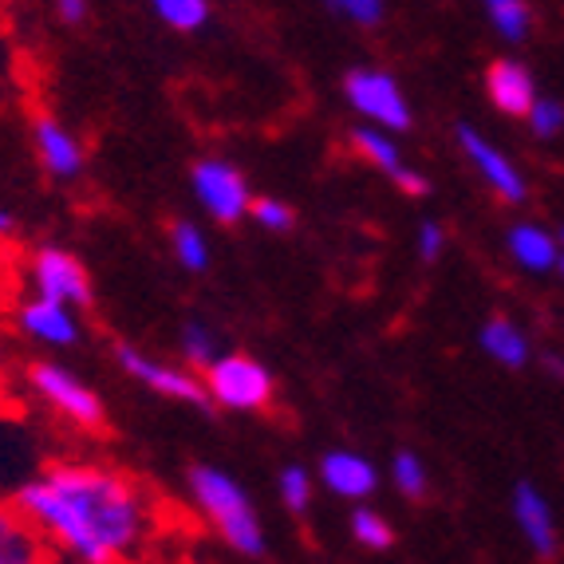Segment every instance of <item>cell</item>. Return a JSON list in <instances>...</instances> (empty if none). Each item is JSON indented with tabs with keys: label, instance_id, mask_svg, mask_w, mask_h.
<instances>
[{
	"label": "cell",
	"instance_id": "6da1fadb",
	"mask_svg": "<svg viewBox=\"0 0 564 564\" xmlns=\"http://www.w3.org/2000/svg\"><path fill=\"white\" fill-rule=\"evenodd\" d=\"M20 513L64 553L107 564L151 536V506L131 478L99 466H52L17 494Z\"/></svg>",
	"mask_w": 564,
	"mask_h": 564
},
{
	"label": "cell",
	"instance_id": "7a4b0ae2",
	"mask_svg": "<svg viewBox=\"0 0 564 564\" xmlns=\"http://www.w3.org/2000/svg\"><path fill=\"white\" fill-rule=\"evenodd\" d=\"M189 494L198 501V509L206 513V521L217 529V536L229 549L245 556L264 553V529L257 521L253 506L245 498V489L237 486L229 474L214 470V466H194L189 470Z\"/></svg>",
	"mask_w": 564,
	"mask_h": 564
},
{
	"label": "cell",
	"instance_id": "3957f363",
	"mask_svg": "<svg viewBox=\"0 0 564 564\" xmlns=\"http://www.w3.org/2000/svg\"><path fill=\"white\" fill-rule=\"evenodd\" d=\"M206 391L209 403L226 411H264L273 403L276 383L269 367L257 364L253 356H217L206 367Z\"/></svg>",
	"mask_w": 564,
	"mask_h": 564
},
{
	"label": "cell",
	"instance_id": "277c9868",
	"mask_svg": "<svg viewBox=\"0 0 564 564\" xmlns=\"http://www.w3.org/2000/svg\"><path fill=\"white\" fill-rule=\"evenodd\" d=\"M344 95L348 104L364 115L371 127H383V131H406L411 127V104H406L403 87L395 84V76L376 72V67H356L344 79Z\"/></svg>",
	"mask_w": 564,
	"mask_h": 564
},
{
	"label": "cell",
	"instance_id": "5b68a950",
	"mask_svg": "<svg viewBox=\"0 0 564 564\" xmlns=\"http://www.w3.org/2000/svg\"><path fill=\"white\" fill-rule=\"evenodd\" d=\"M29 379H32V387H36V395L56 406L67 423L84 426V431H99V426H104V399L95 395L79 376H72L67 367L36 364L29 371Z\"/></svg>",
	"mask_w": 564,
	"mask_h": 564
},
{
	"label": "cell",
	"instance_id": "8992f818",
	"mask_svg": "<svg viewBox=\"0 0 564 564\" xmlns=\"http://www.w3.org/2000/svg\"><path fill=\"white\" fill-rule=\"evenodd\" d=\"M189 186L198 194L202 209H206L214 221H221V226H237V221L249 214V206H253L249 182H245L241 170L229 166V162H217V159L198 162L194 174H189Z\"/></svg>",
	"mask_w": 564,
	"mask_h": 564
},
{
	"label": "cell",
	"instance_id": "52a82bcc",
	"mask_svg": "<svg viewBox=\"0 0 564 564\" xmlns=\"http://www.w3.org/2000/svg\"><path fill=\"white\" fill-rule=\"evenodd\" d=\"M115 359H119V367L127 371V376L139 379L142 387H151L154 395L178 399V403H194V406H206L209 403L206 383H198V379L186 376V371H178V367L159 364V359L142 356V351L131 348V344H119V348H115Z\"/></svg>",
	"mask_w": 564,
	"mask_h": 564
},
{
	"label": "cell",
	"instance_id": "ba28073f",
	"mask_svg": "<svg viewBox=\"0 0 564 564\" xmlns=\"http://www.w3.org/2000/svg\"><path fill=\"white\" fill-rule=\"evenodd\" d=\"M32 281H36V292L47 301L72 304V308L91 304V276L79 264V257H72L67 249H40L36 264H32Z\"/></svg>",
	"mask_w": 564,
	"mask_h": 564
},
{
	"label": "cell",
	"instance_id": "9c48e42d",
	"mask_svg": "<svg viewBox=\"0 0 564 564\" xmlns=\"http://www.w3.org/2000/svg\"><path fill=\"white\" fill-rule=\"evenodd\" d=\"M458 147H462V154L470 159V166L481 174V182H486V186L494 189L501 202H509V206L525 202L529 186H525V178H521V170L513 166V162H509L506 154L494 147V142L481 139L470 122H462V127H458Z\"/></svg>",
	"mask_w": 564,
	"mask_h": 564
},
{
	"label": "cell",
	"instance_id": "30bf717a",
	"mask_svg": "<svg viewBox=\"0 0 564 564\" xmlns=\"http://www.w3.org/2000/svg\"><path fill=\"white\" fill-rule=\"evenodd\" d=\"M351 147H356L376 170H383L387 178L395 182L403 194H411V198H426V194H431V182H426L419 170L406 166L395 139H391L383 127H356V131H351Z\"/></svg>",
	"mask_w": 564,
	"mask_h": 564
},
{
	"label": "cell",
	"instance_id": "8fae6325",
	"mask_svg": "<svg viewBox=\"0 0 564 564\" xmlns=\"http://www.w3.org/2000/svg\"><path fill=\"white\" fill-rule=\"evenodd\" d=\"M486 95L501 115L525 119L529 107L536 104V84L529 76V67L518 64V59H494L486 72Z\"/></svg>",
	"mask_w": 564,
	"mask_h": 564
},
{
	"label": "cell",
	"instance_id": "7c38bea8",
	"mask_svg": "<svg viewBox=\"0 0 564 564\" xmlns=\"http://www.w3.org/2000/svg\"><path fill=\"white\" fill-rule=\"evenodd\" d=\"M509 506H513V521H518V529L525 533L529 549H533L536 556H553L556 553V521H553V509H549L545 494H541L533 481H518Z\"/></svg>",
	"mask_w": 564,
	"mask_h": 564
},
{
	"label": "cell",
	"instance_id": "4fadbf2b",
	"mask_svg": "<svg viewBox=\"0 0 564 564\" xmlns=\"http://www.w3.org/2000/svg\"><path fill=\"white\" fill-rule=\"evenodd\" d=\"M32 139H36V154L47 166V174L56 178H76L84 170V147L76 142V134L67 131L64 122H56L52 115H40L32 122Z\"/></svg>",
	"mask_w": 564,
	"mask_h": 564
},
{
	"label": "cell",
	"instance_id": "5bb4252c",
	"mask_svg": "<svg viewBox=\"0 0 564 564\" xmlns=\"http://www.w3.org/2000/svg\"><path fill=\"white\" fill-rule=\"evenodd\" d=\"M321 481L332 494H339V498L359 501L376 489L379 478H376V466H371L364 454L332 451V454H324V462H321Z\"/></svg>",
	"mask_w": 564,
	"mask_h": 564
},
{
	"label": "cell",
	"instance_id": "9a60e30c",
	"mask_svg": "<svg viewBox=\"0 0 564 564\" xmlns=\"http://www.w3.org/2000/svg\"><path fill=\"white\" fill-rule=\"evenodd\" d=\"M20 324H24L29 336L44 339L52 348H67V344L79 339V324H76V316H72V304L47 301V296H36L32 304H24Z\"/></svg>",
	"mask_w": 564,
	"mask_h": 564
},
{
	"label": "cell",
	"instance_id": "2e32d148",
	"mask_svg": "<svg viewBox=\"0 0 564 564\" xmlns=\"http://www.w3.org/2000/svg\"><path fill=\"white\" fill-rule=\"evenodd\" d=\"M44 556V533L20 513V506H0V564H36Z\"/></svg>",
	"mask_w": 564,
	"mask_h": 564
},
{
	"label": "cell",
	"instance_id": "e0dca14e",
	"mask_svg": "<svg viewBox=\"0 0 564 564\" xmlns=\"http://www.w3.org/2000/svg\"><path fill=\"white\" fill-rule=\"evenodd\" d=\"M481 351H486L494 364H501V367H525L529 359H533V348H529V339H525V332L518 328L513 321H506V316H494V321L481 328Z\"/></svg>",
	"mask_w": 564,
	"mask_h": 564
},
{
	"label": "cell",
	"instance_id": "ac0fdd59",
	"mask_svg": "<svg viewBox=\"0 0 564 564\" xmlns=\"http://www.w3.org/2000/svg\"><path fill=\"white\" fill-rule=\"evenodd\" d=\"M506 245H509V253H513V261H518L521 269H529V273H549L556 264V257H561L556 237L545 234L541 226H513Z\"/></svg>",
	"mask_w": 564,
	"mask_h": 564
},
{
	"label": "cell",
	"instance_id": "d6986e66",
	"mask_svg": "<svg viewBox=\"0 0 564 564\" xmlns=\"http://www.w3.org/2000/svg\"><path fill=\"white\" fill-rule=\"evenodd\" d=\"M481 9H486L489 24L509 40V44H521L533 29V9H529L525 0H481Z\"/></svg>",
	"mask_w": 564,
	"mask_h": 564
},
{
	"label": "cell",
	"instance_id": "ffe728a7",
	"mask_svg": "<svg viewBox=\"0 0 564 564\" xmlns=\"http://www.w3.org/2000/svg\"><path fill=\"white\" fill-rule=\"evenodd\" d=\"M162 24L174 32H198L209 24V0H151Z\"/></svg>",
	"mask_w": 564,
	"mask_h": 564
},
{
	"label": "cell",
	"instance_id": "44dd1931",
	"mask_svg": "<svg viewBox=\"0 0 564 564\" xmlns=\"http://www.w3.org/2000/svg\"><path fill=\"white\" fill-rule=\"evenodd\" d=\"M170 241H174V253H178V261L186 264L189 273H206L209 269V245L194 221H178L174 234H170Z\"/></svg>",
	"mask_w": 564,
	"mask_h": 564
},
{
	"label": "cell",
	"instance_id": "7402d4cb",
	"mask_svg": "<svg viewBox=\"0 0 564 564\" xmlns=\"http://www.w3.org/2000/svg\"><path fill=\"white\" fill-rule=\"evenodd\" d=\"M391 478H395V486H399L403 498H411V501L426 498V466L414 451L395 454V462H391Z\"/></svg>",
	"mask_w": 564,
	"mask_h": 564
},
{
	"label": "cell",
	"instance_id": "603a6c76",
	"mask_svg": "<svg viewBox=\"0 0 564 564\" xmlns=\"http://www.w3.org/2000/svg\"><path fill=\"white\" fill-rule=\"evenodd\" d=\"M351 536H356L364 549H376V553L391 549V541H395L391 525H387L383 513H376V509H356V518H351Z\"/></svg>",
	"mask_w": 564,
	"mask_h": 564
},
{
	"label": "cell",
	"instance_id": "cb8c5ba5",
	"mask_svg": "<svg viewBox=\"0 0 564 564\" xmlns=\"http://www.w3.org/2000/svg\"><path fill=\"white\" fill-rule=\"evenodd\" d=\"M281 501L292 513H304L312 506V478L304 466H284L281 474Z\"/></svg>",
	"mask_w": 564,
	"mask_h": 564
},
{
	"label": "cell",
	"instance_id": "d4e9b609",
	"mask_svg": "<svg viewBox=\"0 0 564 564\" xmlns=\"http://www.w3.org/2000/svg\"><path fill=\"white\" fill-rule=\"evenodd\" d=\"M249 214H253L257 226L269 229V234H289V229L296 226V214H292V206H284L281 198H257L253 206H249Z\"/></svg>",
	"mask_w": 564,
	"mask_h": 564
},
{
	"label": "cell",
	"instance_id": "484cf974",
	"mask_svg": "<svg viewBox=\"0 0 564 564\" xmlns=\"http://www.w3.org/2000/svg\"><path fill=\"white\" fill-rule=\"evenodd\" d=\"M529 127H533V134H541V139H556V134L564 131V104H556V99H541L536 95V104L529 107Z\"/></svg>",
	"mask_w": 564,
	"mask_h": 564
},
{
	"label": "cell",
	"instance_id": "4316f807",
	"mask_svg": "<svg viewBox=\"0 0 564 564\" xmlns=\"http://www.w3.org/2000/svg\"><path fill=\"white\" fill-rule=\"evenodd\" d=\"M182 356L189 359V364H214L217 359V344L214 336H209L206 324H186L182 328Z\"/></svg>",
	"mask_w": 564,
	"mask_h": 564
},
{
	"label": "cell",
	"instance_id": "83f0119b",
	"mask_svg": "<svg viewBox=\"0 0 564 564\" xmlns=\"http://www.w3.org/2000/svg\"><path fill=\"white\" fill-rule=\"evenodd\" d=\"M339 17H348L351 24H364V29H376L383 20V0H328Z\"/></svg>",
	"mask_w": 564,
	"mask_h": 564
},
{
	"label": "cell",
	"instance_id": "f1b7e54d",
	"mask_svg": "<svg viewBox=\"0 0 564 564\" xmlns=\"http://www.w3.org/2000/svg\"><path fill=\"white\" fill-rule=\"evenodd\" d=\"M414 249H419V257H423L426 264H434L446 249V229L438 226V221H423V229L414 237Z\"/></svg>",
	"mask_w": 564,
	"mask_h": 564
},
{
	"label": "cell",
	"instance_id": "f546056e",
	"mask_svg": "<svg viewBox=\"0 0 564 564\" xmlns=\"http://www.w3.org/2000/svg\"><path fill=\"white\" fill-rule=\"evenodd\" d=\"M56 12L64 24H84L87 20V0H56Z\"/></svg>",
	"mask_w": 564,
	"mask_h": 564
},
{
	"label": "cell",
	"instance_id": "4dcf8cb0",
	"mask_svg": "<svg viewBox=\"0 0 564 564\" xmlns=\"http://www.w3.org/2000/svg\"><path fill=\"white\" fill-rule=\"evenodd\" d=\"M12 226H17V217H12L9 209H0V234H9Z\"/></svg>",
	"mask_w": 564,
	"mask_h": 564
},
{
	"label": "cell",
	"instance_id": "1f68e13d",
	"mask_svg": "<svg viewBox=\"0 0 564 564\" xmlns=\"http://www.w3.org/2000/svg\"><path fill=\"white\" fill-rule=\"evenodd\" d=\"M553 269H556V273H561V276H564V253H561V257H556V264H553Z\"/></svg>",
	"mask_w": 564,
	"mask_h": 564
},
{
	"label": "cell",
	"instance_id": "d6a6232c",
	"mask_svg": "<svg viewBox=\"0 0 564 564\" xmlns=\"http://www.w3.org/2000/svg\"><path fill=\"white\" fill-rule=\"evenodd\" d=\"M556 245H561V253H564V226H561V234H556Z\"/></svg>",
	"mask_w": 564,
	"mask_h": 564
}]
</instances>
